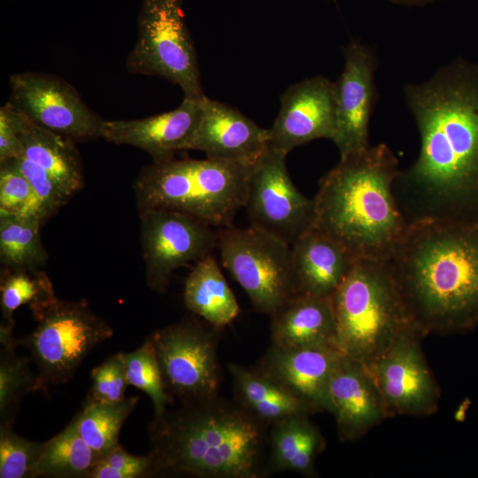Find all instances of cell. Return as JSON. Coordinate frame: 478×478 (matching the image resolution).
Masks as SVG:
<instances>
[{
  "label": "cell",
  "instance_id": "cell-1",
  "mask_svg": "<svg viewBox=\"0 0 478 478\" xmlns=\"http://www.w3.org/2000/svg\"><path fill=\"white\" fill-rule=\"evenodd\" d=\"M403 93L420 148L393 184L402 215L478 220V65L459 57Z\"/></svg>",
  "mask_w": 478,
  "mask_h": 478
},
{
  "label": "cell",
  "instance_id": "cell-2",
  "mask_svg": "<svg viewBox=\"0 0 478 478\" xmlns=\"http://www.w3.org/2000/svg\"><path fill=\"white\" fill-rule=\"evenodd\" d=\"M387 262L424 335L478 325V220L409 223Z\"/></svg>",
  "mask_w": 478,
  "mask_h": 478
},
{
  "label": "cell",
  "instance_id": "cell-3",
  "mask_svg": "<svg viewBox=\"0 0 478 478\" xmlns=\"http://www.w3.org/2000/svg\"><path fill=\"white\" fill-rule=\"evenodd\" d=\"M269 426L235 400L219 396L181 402L149 425L155 474L198 478H262Z\"/></svg>",
  "mask_w": 478,
  "mask_h": 478
},
{
  "label": "cell",
  "instance_id": "cell-4",
  "mask_svg": "<svg viewBox=\"0 0 478 478\" xmlns=\"http://www.w3.org/2000/svg\"><path fill=\"white\" fill-rule=\"evenodd\" d=\"M398 165L385 143L341 157L320 181L314 227L356 258L388 261L408 227L393 191Z\"/></svg>",
  "mask_w": 478,
  "mask_h": 478
},
{
  "label": "cell",
  "instance_id": "cell-5",
  "mask_svg": "<svg viewBox=\"0 0 478 478\" xmlns=\"http://www.w3.org/2000/svg\"><path fill=\"white\" fill-rule=\"evenodd\" d=\"M254 166L207 157L153 160L134 182L138 212L167 209L213 227L232 226L244 207Z\"/></svg>",
  "mask_w": 478,
  "mask_h": 478
},
{
  "label": "cell",
  "instance_id": "cell-6",
  "mask_svg": "<svg viewBox=\"0 0 478 478\" xmlns=\"http://www.w3.org/2000/svg\"><path fill=\"white\" fill-rule=\"evenodd\" d=\"M331 300L338 348L366 366L402 335L410 331L423 335L387 261L357 258Z\"/></svg>",
  "mask_w": 478,
  "mask_h": 478
},
{
  "label": "cell",
  "instance_id": "cell-7",
  "mask_svg": "<svg viewBox=\"0 0 478 478\" xmlns=\"http://www.w3.org/2000/svg\"><path fill=\"white\" fill-rule=\"evenodd\" d=\"M29 308L36 327L19 344L29 351L36 366L38 390L67 382L86 356L114 334L84 300L54 297Z\"/></svg>",
  "mask_w": 478,
  "mask_h": 478
},
{
  "label": "cell",
  "instance_id": "cell-8",
  "mask_svg": "<svg viewBox=\"0 0 478 478\" xmlns=\"http://www.w3.org/2000/svg\"><path fill=\"white\" fill-rule=\"evenodd\" d=\"M217 230L221 263L257 312L271 316L299 294L289 244L251 225Z\"/></svg>",
  "mask_w": 478,
  "mask_h": 478
},
{
  "label": "cell",
  "instance_id": "cell-9",
  "mask_svg": "<svg viewBox=\"0 0 478 478\" xmlns=\"http://www.w3.org/2000/svg\"><path fill=\"white\" fill-rule=\"evenodd\" d=\"M137 27L138 37L126 62L127 71L166 79L180 87L184 97L204 96L182 1L142 0Z\"/></svg>",
  "mask_w": 478,
  "mask_h": 478
},
{
  "label": "cell",
  "instance_id": "cell-10",
  "mask_svg": "<svg viewBox=\"0 0 478 478\" xmlns=\"http://www.w3.org/2000/svg\"><path fill=\"white\" fill-rule=\"evenodd\" d=\"M220 330L195 317H187L148 336L166 389L173 398L191 402L219 396L217 346Z\"/></svg>",
  "mask_w": 478,
  "mask_h": 478
},
{
  "label": "cell",
  "instance_id": "cell-11",
  "mask_svg": "<svg viewBox=\"0 0 478 478\" xmlns=\"http://www.w3.org/2000/svg\"><path fill=\"white\" fill-rule=\"evenodd\" d=\"M139 217L146 283L158 293L166 292L175 270L217 247L218 230L189 214L153 209L140 212Z\"/></svg>",
  "mask_w": 478,
  "mask_h": 478
},
{
  "label": "cell",
  "instance_id": "cell-12",
  "mask_svg": "<svg viewBox=\"0 0 478 478\" xmlns=\"http://www.w3.org/2000/svg\"><path fill=\"white\" fill-rule=\"evenodd\" d=\"M287 155L269 148L255 165L244 207L251 226L289 244L314 228L313 199L302 194L293 183Z\"/></svg>",
  "mask_w": 478,
  "mask_h": 478
},
{
  "label": "cell",
  "instance_id": "cell-13",
  "mask_svg": "<svg viewBox=\"0 0 478 478\" xmlns=\"http://www.w3.org/2000/svg\"><path fill=\"white\" fill-rule=\"evenodd\" d=\"M10 85L9 102L36 125L74 142L103 138L105 120L62 78L26 72L11 75Z\"/></svg>",
  "mask_w": 478,
  "mask_h": 478
},
{
  "label": "cell",
  "instance_id": "cell-14",
  "mask_svg": "<svg viewBox=\"0 0 478 478\" xmlns=\"http://www.w3.org/2000/svg\"><path fill=\"white\" fill-rule=\"evenodd\" d=\"M423 336L419 331L402 335L366 366L389 418L426 417L438 411L440 390L421 350L420 340Z\"/></svg>",
  "mask_w": 478,
  "mask_h": 478
},
{
  "label": "cell",
  "instance_id": "cell-15",
  "mask_svg": "<svg viewBox=\"0 0 478 478\" xmlns=\"http://www.w3.org/2000/svg\"><path fill=\"white\" fill-rule=\"evenodd\" d=\"M344 66L335 92V133L332 142L340 157L370 146L369 123L377 93L374 73L377 58L374 50L358 40L343 49Z\"/></svg>",
  "mask_w": 478,
  "mask_h": 478
},
{
  "label": "cell",
  "instance_id": "cell-16",
  "mask_svg": "<svg viewBox=\"0 0 478 478\" xmlns=\"http://www.w3.org/2000/svg\"><path fill=\"white\" fill-rule=\"evenodd\" d=\"M270 131V147L288 155L315 139L332 141L335 133L334 82L319 75L289 86Z\"/></svg>",
  "mask_w": 478,
  "mask_h": 478
},
{
  "label": "cell",
  "instance_id": "cell-17",
  "mask_svg": "<svg viewBox=\"0 0 478 478\" xmlns=\"http://www.w3.org/2000/svg\"><path fill=\"white\" fill-rule=\"evenodd\" d=\"M270 148V131L241 112L204 96L198 125L188 150L207 158L255 166Z\"/></svg>",
  "mask_w": 478,
  "mask_h": 478
},
{
  "label": "cell",
  "instance_id": "cell-18",
  "mask_svg": "<svg viewBox=\"0 0 478 478\" xmlns=\"http://www.w3.org/2000/svg\"><path fill=\"white\" fill-rule=\"evenodd\" d=\"M329 412L339 439L353 442L389 418L368 367L346 355L336 365L328 388Z\"/></svg>",
  "mask_w": 478,
  "mask_h": 478
},
{
  "label": "cell",
  "instance_id": "cell-19",
  "mask_svg": "<svg viewBox=\"0 0 478 478\" xmlns=\"http://www.w3.org/2000/svg\"><path fill=\"white\" fill-rule=\"evenodd\" d=\"M343 355L335 346L282 348L271 344L255 367L318 412H329L328 382Z\"/></svg>",
  "mask_w": 478,
  "mask_h": 478
},
{
  "label": "cell",
  "instance_id": "cell-20",
  "mask_svg": "<svg viewBox=\"0 0 478 478\" xmlns=\"http://www.w3.org/2000/svg\"><path fill=\"white\" fill-rule=\"evenodd\" d=\"M203 98L184 97L177 108L145 119L105 120L103 139L139 148L153 160L174 156L188 150L201 117Z\"/></svg>",
  "mask_w": 478,
  "mask_h": 478
},
{
  "label": "cell",
  "instance_id": "cell-21",
  "mask_svg": "<svg viewBox=\"0 0 478 478\" xmlns=\"http://www.w3.org/2000/svg\"><path fill=\"white\" fill-rule=\"evenodd\" d=\"M298 292L331 297L357 259L346 248L317 228L291 245Z\"/></svg>",
  "mask_w": 478,
  "mask_h": 478
},
{
  "label": "cell",
  "instance_id": "cell-22",
  "mask_svg": "<svg viewBox=\"0 0 478 478\" xmlns=\"http://www.w3.org/2000/svg\"><path fill=\"white\" fill-rule=\"evenodd\" d=\"M270 318L273 345L282 348H338L336 320L331 297L297 294Z\"/></svg>",
  "mask_w": 478,
  "mask_h": 478
},
{
  "label": "cell",
  "instance_id": "cell-23",
  "mask_svg": "<svg viewBox=\"0 0 478 478\" xmlns=\"http://www.w3.org/2000/svg\"><path fill=\"white\" fill-rule=\"evenodd\" d=\"M227 370L232 378L234 400L268 426L292 415H311L318 412L257 367L228 363Z\"/></svg>",
  "mask_w": 478,
  "mask_h": 478
},
{
  "label": "cell",
  "instance_id": "cell-24",
  "mask_svg": "<svg viewBox=\"0 0 478 478\" xmlns=\"http://www.w3.org/2000/svg\"><path fill=\"white\" fill-rule=\"evenodd\" d=\"M325 447V438L310 415L297 414L280 420L269 426V472L290 471L314 477L315 461Z\"/></svg>",
  "mask_w": 478,
  "mask_h": 478
},
{
  "label": "cell",
  "instance_id": "cell-25",
  "mask_svg": "<svg viewBox=\"0 0 478 478\" xmlns=\"http://www.w3.org/2000/svg\"><path fill=\"white\" fill-rule=\"evenodd\" d=\"M19 137L23 156L43 168L69 197L82 189V164L73 140L36 125L25 115Z\"/></svg>",
  "mask_w": 478,
  "mask_h": 478
},
{
  "label": "cell",
  "instance_id": "cell-26",
  "mask_svg": "<svg viewBox=\"0 0 478 478\" xmlns=\"http://www.w3.org/2000/svg\"><path fill=\"white\" fill-rule=\"evenodd\" d=\"M183 299L189 311L219 329L240 313L238 302L212 254L196 262L185 280Z\"/></svg>",
  "mask_w": 478,
  "mask_h": 478
},
{
  "label": "cell",
  "instance_id": "cell-27",
  "mask_svg": "<svg viewBox=\"0 0 478 478\" xmlns=\"http://www.w3.org/2000/svg\"><path fill=\"white\" fill-rule=\"evenodd\" d=\"M14 322L0 325V425L12 426L20 402L27 393L38 390V379L27 357L17 354L19 340L13 335Z\"/></svg>",
  "mask_w": 478,
  "mask_h": 478
},
{
  "label": "cell",
  "instance_id": "cell-28",
  "mask_svg": "<svg viewBox=\"0 0 478 478\" xmlns=\"http://www.w3.org/2000/svg\"><path fill=\"white\" fill-rule=\"evenodd\" d=\"M41 220L31 215L0 212V260L10 271H38L48 259Z\"/></svg>",
  "mask_w": 478,
  "mask_h": 478
},
{
  "label": "cell",
  "instance_id": "cell-29",
  "mask_svg": "<svg viewBox=\"0 0 478 478\" xmlns=\"http://www.w3.org/2000/svg\"><path fill=\"white\" fill-rule=\"evenodd\" d=\"M99 460V456L80 436L70 421L58 434L45 442L33 478H89Z\"/></svg>",
  "mask_w": 478,
  "mask_h": 478
},
{
  "label": "cell",
  "instance_id": "cell-30",
  "mask_svg": "<svg viewBox=\"0 0 478 478\" xmlns=\"http://www.w3.org/2000/svg\"><path fill=\"white\" fill-rule=\"evenodd\" d=\"M138 399L135 396L117 403L85 401L82 409L71 420L80 436L100 459L120 444V430Z\"/></svg>",
  "mask_w": 478,
  "mask_h": 478
},
{
  "label": "cell",
  "instance_id": "cell-31",
  "mask_svg": "<svg viewBox=\"0 0 478 478\" xmlns=\"http://www.w3.org/2000/svg\"><path fill=\"white\" fill-rule=\"evenodd\" d=\"M123 357L128 385L146 393L152 402L154 416L161 415L174 398L166 389L152 343L147 337L134 351L123 352Z\"/></svg>",
  "mask_w": 478,
  "mask_h": 478
},
{
  "label": "cell",
  "instance_id": "cell-32",
  "mask_svg": "<svg viewBox=\"0 0 478 478\" xmlns=\"http://www.w3.org/2000/svg\"><path fill=\"white\" fill-rule=\"evenodd\" d=\"M56 297L44 272L4 270L1 274L0 305L2 320L14 321L13 313L20 306H29Z\"/></svg>",
  "mask_w": 478,
  "mask_h": 478
},
{
  "label": "cell",
  "instance_id": "cell-33",
  "mask_svg": "<svg viewBox=\"0 0 478 478\" xmlns=\"http://www.w3.org/2000/svg\"><path fill=\"white\" fill-rule=\"evenodd\" d=\"M45 442H34L0 425V478H33Z\"/></svg>",
  "mask_w": 478,
  "mask_h": 478
},
{
  "label": "cell",
  "instance_id": "cell-34",
  "mask_svg": "<svg viewBox=\"0 0 478 478\" xmlns=\"http://www.w3.org/2000/svg\"><path fill=\"white\" fill-rule=\"evenodd\" d=\"M0 212L35 216L44 223L30 182L12 160L0 162Z\"/></svg>",
  "mask_w": 478,
  "mask_h": 478
},
{
  "label": "cell",
  "instance_id": "cell-35",
  "mask_svg": "<svg viewBox=\"0 0 478 478\" xmlns=\"http://www.w3.org/2000/svg\"><path fill=\"white\" fill-rule=\"evenodd\" d=\"M92 385L85 401L117 403L123 400L127 387L123 352H118L91 371Z\"/></svg>",
  "mask_w": 478,
  "mask_h": 478
},
{
  "label": "cell",
  "instance_id": "cell-36",
  "mask_svg": "<svg viewBox=\"0 0 478 478\" xmlns=\"http://www.w3.org/2000/svg\"><path fill=\"white\" fill-rule=\"evenodd\" d=\"M153 475L155 470L150 453L133 455L119 444L101 458L89 478H141Z\"/></svg>",
  "mask_w": 478,
  "mask_h": 478
},
{
  "label": "cell",
  "instance_id": "cell-37",
  "mask_svg": "<svg viewBox=\"0 0 478 478\" xmlns=\"http://www.w3.org/2000/svg\"><path fill=\"white\" fill-rule=\"evenodd\" d=\"M10 160L13 161L30 182L40 202L43 222L67 203L70 197L40 166L24 156Z\"/></svg>",
  "mask_w": 478,
  "mask_h": 478
},
{
  "label": "cell",
  "instance_id": "cell-38",
  "mask_svg": "<svg viewBox=\"0 0 478 478\" xmlns=\"http://www.w3.org/2000/svg\"><path fill=\"white\" fill-rule=\"evenodd\" d=\"M23 118L9 101L0 108V162L23 156L19 137Z\"/></svg>",
  "mask_w": 478,
  "mask_h": 478
},
{
  "label": "cell",
  "instance_id": "cell-39",
  "mask_svg": "<svg viewBox=\"0 0 478 478\" xmlns=\"http://www.w3.org/2000/svg\"><path fill=\"white\" fill-rule=\"evenodd\" d=\"M395 4H408V5H423L427 3L433 2L435 0H388Z\"/></svg>",
  "mask_w": 478,
  "mask_h": 478
}]
</instances>
